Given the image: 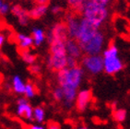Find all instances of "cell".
<instances>
[{"instance_id":"6da1fadb","label":"cell","mask_w":130,"mask_h":129,"mask_svg":"<svg viewBox=\"0 0 130 129\" xmlns=\"http://www.w3.org/2000/svg\"><path fill=\"white\" fill-rule=\"evenodd\" d=\"M68 54L66 50V41L54 39L50 43V55L46 60L49 68L59 71L67 67Z\"/></svg>"},{"instance_id":"7a4b0ae2","label":"cell","mask_w":130,"mask_h":129,"mask_svg":"<svg viewBox=\"0 0 130 129\" xmlns=\"http://www.w3.org/2000/svg\"><path fill=\"white\" fill-rule=\"evenodd\" d=\"M80 12L82 13L84 19L90 21L99 29L105 22V20H107L109 16L107 7L98 5L90 0L86 1Z\"/></svg>"},{"instance_id":"3957f363","label":"cell","mask_w":130,"mask_h":129,"mask_svg":"<svg viewBox=\"0 0 130 129\" xmlns=\"http://www.w3.org/2000/svg\"><path fill=\"white\" fill-rule=\"evenodd\" d=\"M84 76V70L78 66L74 67H65L57 71V81L62 88L78 89Z\"/></svg>"},{"instance_id":"277c9868","label":"cell","mask_w":130,"mask_h":129,"mask_svg":"<svg viewBox=\"0 0 130 129\" xmlns=\"http://www.w3.org/2000/svg\"><path fill=\"white\" fill-rule=\"evenodd\" d=\"M103 71L108 75H115L124 68V64L119 57L117 46L113 43L110 44L103 53Z\"/></svg>"},{"instance_id":"5b68a950","label":"cell","mask_w":130,"mask_h":129,"mask_svg":"<svg viewBox=\"0 0 130 129\" xmlns=\"http://www.w3.org/2000/svg\"><path fill=\"white\" fill-rule=\"evenodd\" d=\"M99 30L100 29L96 27L95 25H93L90 21L82 18V19H80L79 30H78V35L76 37V40L78 41L80 46H82L85 43H87L97 33Z\"/></svg>"},{"instance_id":"8992f818","label":"cell","mask_w":130,"mask_h":129,"mask_svg":"<svg viewBox=\"0 0 130 129\" xmlns=\"http://www.w3.org/2000/svg\"><path fill=\"white\" fill-rule=\"evenodd\" d=\"M105 38L104 35L100 30H98L94 36L90 39L87 43L80 46L82 52L87 55H100L103 52V46H104Z\"/></svg>"},{"instance_id":"52a82bcc","label":"cell","mask_w":130,"mask_h":129,"mask_svg":"<svg viewBox=\"0 0 130 129\" xmlns=\"http://www.w3.org/2000/svg\"><path fill=\"white\" fill-rule=\"evenodd\" d=\"M82 66L88 72L98 75L103 71V57L101 55H87L82 58Z\"/></svg>"},{"instance_id":"ba28073f","label":"cell","mask_w":130,"mask_h":129,"mask_svg":"<svg viewBox=\"0 0 130 129\" xmlns=\"http://www.w3.org/2000/svg\"><path fill=\"white\" fill-rule=\"evenodd\" d=\"M16 114L19 117L27 120V121L33 120V108L29 103L27 98L21 97L18 100Z\"/></svg>"},{"instance_id":"9c48e42d","label":"cell","mask_w":130,"mask_h":129,"mask_svg":"<svg viewBox=\"0 0 130 129\" xmlns=\"http://www.w3.org/2000/svg\"><path fill=\"white\" fill-rule=\"evenodd\" d=\"M91 99H92V93L90 89H84L78 91L75 101V105L77 107V110L80 112L86 111Z\"/></svg>"},{"instance_id":"30bf717a","label":"cell","mask_w":130,"mask_h":129,"mask_svg":"<svg viewBox=\"0 0 130 129\" xmlns=\"http://www.w3.org/2000/svg\"><path fill=\"white\" fill-rule=\"evenodd\" d=\"M79 24H80V19L77 16L69 14L66 19V26L68 29V37L76 39L78 35V30H79Z\"/></svg>"},{"instance_id":"8fae6325","label":"cell","mask_w":130,"mask_h":129,"mask_svg":"<svg viewBox=\"0 0 130 129\" xmlns=\"http://www.w3.org/2000/svg\"><path fill=\"white\" fill-rule=\"evenodd\" d=\"M66 50H67L68 56H71L73 58H76L77 60L82 56V50L80 48L79 43L76 39L68 38V40L66 41Z\"/></svg>"},{"instance_id":"7c38bea8","label":"cell","mask_w":130,"mask_h":129,"mask_svg":"<svg viewBox=\"0 0 130 129\" xmlns=\"http://www.w3.org/2000/svg\"><path fill=\"white\" fill-rule=\"evenodd\" d=\"M10 12L17 18L18 21L21 26H27L30 19L29 16V11H27L25 8H23L21 6L15 5L11 7Z\"/></svg>"},{"instance_id":"4fadbf2b","label":"cell","mask_w":130,"mask_h":129,"mask_svg":"<svg viewBox=\"0 0 130 129\" xmlns=\"http://www.w3.org/2000/svg\"><path fill=\"white\" fill-rule=\"evenodd\" d=\"M50 33L53 36V40L54 39H58V40L67 41L68 39V29L66 26V23H56L52 27L50 30Z\"/></svg>"},{"instance_id":"5bb4252c","label":"cell","mask_w":130,"mask_h":129,"mask_svg":"<svg viewBox=\"0 0 130 129\" xmlns=\"http://www.w3.org/2000/svg\"><path fill=\"white\" fill-rule=\"evenodd\" d=\"M62 88V87H61ZM64 90V106L67 109H71L75 104L76 97L78 94V89L73 88H62Z\"/></svg>"},{"instance_id":"9a60e30c","label":"cell","mask_w":130,"mask_h":129,"mask_svg":"<svg viewBox=\"0 0 130 129\" xmlns=\"http://www.w3.org/2000/svg\"><path fill=\"white\" fill-rule=\"evenodd\" d=\"M17 42L20 49H21V51L29 50L30 47H32L34 45L32 36L25 34V33H19L17 35Z\"/></svg>"},{"instance_id":"2e32d148","label":"cell","mask_w":130,"mask_h":129,"mask_svg":"<svg viewBox=\"0 0 130 129\" xmlns=\"http://www.w3.org/2000/svg\"><path fill=\"white\" fill-rule=\"evenodd\" d=\"M48 7L47 4H37L29 11V16L32 20H38L47 13Z\"/></svg>"},{"instance_id":"e0dca14e","label":"cell","mask_w":130,"mask_h":129,"mask_svg":"<svg viewBox=\"0 0 130 129\" xmlns=\"http://www.w3.org/2000/svg\"><path fill=\"white\" fill-rule=\"evenodd\" d=\"M31 36L33 39V43L35 46H40L46 40V34L42 28L34 27L31 30Z\"/></svg>"},{"instance_id":"ac0fdd59","label":"cell","mask_w":130,"mask_h":129,"mask_svg":"<svg viewBox=\"0 0 130 129\" xmlns=\"http://www.w3.org/2000/svg\"><path fill=\"white\" fill-rule=\"evenodd\" d=\"M11 84H12V89L15 93H17V94H23L24 93L26 83H24L22 78L19 75H15L12 77Z\"/></svg>"},{"instance_id":"d6986e66","label":"cell","mask_w":130,"mask_h":129,"mask_svg":"<svg viewBox=\"0 0 130 129\" xmlns=\"http://www.w3.org/2000/svg\"><path fill=\"white\" fill-rule=\"evenodd\" d=\"M33 120L38 124H42L45 120V111L43 107L38 106L33 109Z\"/></svg>"},{"instance_id":"ffe728a7","label":"cell","mask_w":130,"mask_h":129,"mask_svg":"<svg viewBox=\"0 0 130 129\" xmlns=\"http://www.w3.org/2000/svg\"><path fill=\"white\" fill-rule=\"evenodd\" d=\"M21 58H22L23 62L26 63L27 64H33L36 62V55H34L33 54L29 51V50H24V51H21Z\"/></svg>"},{"instance_id":"44dd1931","label":"cell","mask_w":130,"mask_h":129,"mask_svg":"<svg viewBox=\"0 0 130 129\" xmlns=\"http://www.w3.org/2000/svg\"><path fill=\"white\" fill-rule=\"evenodd\" d=\"M113 117L115 121L118 122V123H122L126 118V111L125 109H116L113 112Z\"/></svg>"},{"instance_id":"7402d4cb","label":"cell","mask_w":130,"mask_h":129,"mask_svg":"<svg viewBox=\"0 0 130 129\" xmlns=\"http://www.w3.org/2000/svg\"><path fill=\"white\" fill-rule=\"evenodd\" d=\"M86 1L87 0H68V5L70 6V8H73L76 11H81Z\"/></svg>"},{"instance_id":"603a6c76","label":"cell","mask_w":130,"mask_h":129,"mask_svg":"<svg viewBox=\"0 0 130 129\" xmlns=\"http://www.w3.org/2000/svg\"><path fill=\"white\" fill-rule=\"evenodd\" d=\"M24 96L25 98L29 99H32L36 95V91H35V88L31 83H27L25 86V90H24Z\"/></svg>"},{"instance_id":"cb8c5ba5","label":"cell","mask_w":130,"mask_h":129,"mask_svg":"<svg viewBox=\"0 0 130 129\" xmlns=\"http://www.w3.org/2000/svg\"><path fill=\"white\" fill-rule=\"evenodd\" d=\"M53 98L56 101V102H62L64 100V90H63L62 88L59 86V87H56L54 90H53Z\"/></svg>"},{"instance_id":"d4e9b609","label":"cell","mask_w":130,"mask_h":129,"mask_svg":"<svg viewBox=\"0 0 130 129\" xmlns=\"http://www.w3.org/2000/svg\"><path fill=\"white\" fill-rule=\"evenodd\" d=\"M10 9H11V7L9 6V4L4 2V3H3L2 7L0 8V15H1V16L7 15L8 13L10 12Z\"/></svg>"},{"instance_id":"484cf974","label":"cell","mask_w":130,"mask_h":129,"mask_svg":"<svg viewBox=\"0 0 130 129\" xmlns=\"http://www.w3.org/2000/svg\"><path fill=\"white\" fill-rule=\"evenodd\" d=\"M78 66V60L76 58H73L71 56H68L67 60V67H74Z\"/></svg>"},{"instance_id":"4316f807","label":"cell","mask_w":130,"mask_h":129,"mask_svg":"<svg viewBox=\"0 0 130 129\" xmlns=\"http://www.w3.org/2000/svg\"><path fill=\"white\" fill-rule=\"evenodd\" d=\"M46 129H61V126L60 124H59V123H57V122L51 121L48 123Z\"/></svg>"},{"instance_id":"83f0119b","label":"cell","mask_w":130,"mask_h":129,"mask_svg":"<svg viewBox=\"0 0 130 129\" xmlns=\"http://www.w3.org/2000/svg\"><path fill=\"white\" fill-rule=\"evenodd\" d=\"M30 72L32 73V74H38V73L41 72V67L37 64H30Z\"/></svg>"},{"instance_id":"f1b7e54d","label":"cell","mask_w":130,"mask_h":129,"mask_svg":"<svg viewBox=\"0 0 130 129\" xmlns=\"http://www.w3.org/2000/svg\"><path fill=\"white\" fill-rule=\"evenodd\" d=\"M90 1L96 3L98 5L104 6V7H107V6L109 5V3L111 2V0H90Z\"/></svg>"},{"instance_id":"f546056e","label":"cell","mask_w":130,"mask_h":129,"mask_svg":"<svg viewBox=\"0 0 130 129\" xmlns=\"http://www.w3.org/2000/svg\"><path fill=\"white\" fill-rule=\"evenodd\" d=\"M51 11H52L53 14H55V15H57V14H60L61 11H62V8H61L60 6H54L52 7L51 8Z\"/></svg>"},{"instance_id":"4dcf8cb0","label":"cell","mask_w":130,"mask_h":129,"mask_svg":"<svg viewBox=\"0 0 130 129\" xmlns=\"http://www.w3.org/2000/svg\"><path fill=\"white\" fill-rule=\"evenodd\" d=\"M29 129H46V127H44L42 124H31Z\"/></svg>"},{"instance_id":"1f68e13d","label":"cell","mask_w":130,"mask_h":129,"mask_svg":"<svg viewBox=\"0 0 130 129\" xmlns=\"http://www.w3.org/2000/svg\"><path fill=\"white\" fill-rule=\"evenodd\" d=\"M5 42H6V37H5V35L3 34V33H1V32H0V49L2 48V46L4 45Z\"/></svg>"},{"instance_id":"d6a6232c","label":"cell","mask_w":130,"mask_h":129,"mask_svg":"<svg viewBox=\"0 0 130 129\" xmlns=\"http://www.w3.org/2000/svg\"><path fill=\"white\" fill-rule=\"evenodd\" d=\"M37 4H47L49 2V0H35Z\"/></svg>"},{"instance_id":"836d02e7","label":"cell","mask_w":130,"mask_h":129,"mask_svg":"<svg viewBox=\"0 0 130 129\" xmlns=\"http://www.w3.org/2000/svg\"><path fill=\"white\" fill-rule=\"evenodd\" d=\"M76 129H90V128H89V127H87V126H79Z\"/></svg>"},{"instance_id":"e575fe53","label":"cell","mask_w":130,"mask_h":129,"mask_svg":"<svg viewBox=\"0 0 130 129\" xmlns=\"http://www.w3.org/2000/svg\"><path fill=\"white\" fill-rule=\"evenodd\" d=\"M3 3H4V1H3V0H0V8H1V7H2Z\"/></svg>"}]
</instances>
